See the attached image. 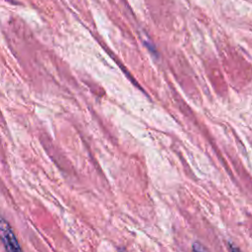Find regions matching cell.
I'll use <instances>...</instances> for the list:
<instances>
[{
    "label": "cell",
    "mask_w": 252,
    "mask_h": 252,
    "mask_svg": "<svg viewBox=\"0 0 252 252\" xmlns=\"http://www.w3.org/2000/svg\"><path fill=\"white\" fill-rule=\"evenodd\" d=\"M0 240L3 243L5 249L8 251L22 250L13 229L11 228L7 220L2 217H0Z\"/></svg>",
    "instance_id": "6da1fadb"
}]
</instances>
